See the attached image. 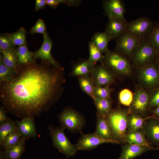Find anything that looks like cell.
<instances>
[{"instance_id": "6da1fadb", "label": "cell", "mask_w": 159, "mask_h": 159, "mask_svg": "<svg viewBox=\"0 0 159 159\" xmlns=\"http://www.w3.org/2000/svg\"><path fill=\"white\" fill-rule=\"evenodd\" d=\"M46 61L18 66L9 80L0 83V99L6 111L21 119L34 118L55 102L61 85L59 68Z\"/></svg>"}, {"instance_id": "7a4b0ae2", "label": "cell", "mask_w": 159, "mask_h": 159, "mask_svg": "<svg viewBox=\"0 0 159 159\" xmlns=\"http://www.w3.org/2000/svg\"><path fill=\"white\" fill-rule=\"evenodd\" d=\"M130 112L120 108L112 109L106 117L111 131L113 139L125 143L127 131V120Z\"/></svg>"}, {"instance_id": "3957f363", "label": "cell", "mask_w": 159, "mask_h": 159, "mask_svg": "<svg viewBox=\"0 0 159 159\" xmlns=\"http://www.w3.org/2000/svg\"><path fill=\"white\" fill-rule=\"evenodd\" d=\"M53 146L67 158L75 155L77 151L75 145L72 144L66 136L65 128L62 126L55 127L50 125L48 127Z\"/></svg>"}, {"instance_id": "277c9868", "label": "cell", "mask_w": 159, "mask_h": 159, "mask_svg": "<svg viewBox=\"0 0 159 159\" xmlns=\"http://www.w3.org/2000/svg\"><path fill=\"white\" fill-rule=\"evenodd\" d=\"M103 64L115 73L121 75H129L131 67L129 59L115 51L109 50L104 56Z\"/></svg>"}, {"instance_id": "5b68a950", "label": "cell", "mask_w": 159, "mask_h": 159, "mask_svg": "<svg viewBox=\"0 0 159 159\" xmlns=\"http://www.w3.org/2000/svg\"><path fill=\"white\" fill-rule=\"evenodd\" d=\"M157 55L147 39L141 40L134 49L131 59L138 67L155 62Z\"/></svg>"}, {"instance_id": "8992f818", "label": "cell", "mask_w": 159, "mask_h": 159, "mask_svg": "<svg viewBox=\"0 0 159 159\" xmlns=\"http://www.w3.org/2000/svg\"><path fill=\"white\" fill-rule=\"evenodd\" d=\"M61 125L72 133L81 132L85 124L84 117L79 113L69 108H65L58 116Z\"/></svg>"}, {"instance_id": "52a82bcc", "label": "cell", "mask_w": 159, "mask_h": 159, "mask_svg": "<svg viewBox=\"0 0 159 159\" xmlns=\"http://www.w3.org/2000/svg\"><path fill=\"white\" fill-rule=\"evenodd\" d=\"M149 18L141 17L126 24L125 32L140 40L147 39L155 25Z\"/></svg>"}, {"instance_id": "ba28073f", "label": "cell", "mask_w": 159, "mask_h": 159, "mask_svg": "<svg viewBox=\"0 0 159 159\" xmlns=\"http://www.w3.org/2000/svg\"><path fill=\"white\" fill-rule=\"evenodd\" d=\"M139 79L141 83L149 89L159 86V69L155 62L138 67Z\"/></svg>"}, {"instance_id": "9c48e42d", "label": "cell", "mask_w": 159, "mask_h": 159, "mask_svg": "<svg viewBox=\"0 0 159 159\" xmlns=\"http://www.w3.org/2000/svg\"><path fill=\"white\" fill-rule=\"evenodd\" d=\"M140 40L125 32L116 39L114 51L127 59H131L134 49Z\"/></svg>"}, {"instance_id": "30bf717a", "label": "cell", "mask_w": 159, "mask_h": 159, "mask_svg": "<svg viewBox=\"0 0 159 159\" xmlns=\"http://www.w3.org/2000/svg\"><path fill=\"white\" fill-rule=\"evenodd\" d=\"M81 136L75 145L77 151L90 150L105 143L120 144L116 140L103 138L95 133L84 134L81 132Z\"/></svg>"}, {"instance_id": "8fae6325", "label": "cell", "mask_w": 159, "mask_h": 159, "mask_svg": "<svg viewBox=\"0 0 159 159\" xmlns=\"http://www.w3.org/2000/svg\"><path fill=\"white\" fill-rule=\"evenodd\" d=\"M150 96L147 92L141 89L137 90L133 95V98L129 110L142 117L145 116L148 107Z\"/></svg>"}, {"instance_id": "7c38bea8", "label": "cell", "mask_w": 159, "mask_h": 159, "mask_svg": "<svg viewBox=\"0 0 159 159\" xmlns=\"http://www.w3.org/2000/svg\"><path fill=\"white\" fill-rule=\"evenodd\" d=\"M102 2L103 9L109 19H116L127 21L124 18V4L121 0H105Z\"/></svg>"}, {"instance_id": "4fadbf2b", "label": "cell", "mask_w": 159, "mask_h": 159, "mask_svg": "<svg viewBox=\"0 0 159 159\" xmlns=\"http://www.w3.org/2000/svg\"><path fill=\"white\" fill-rule=\"evenodd\" d=\"M43 36L44 40L41 47L37 51L32 52L34 57L36 60L40 59L42 61L47 62L56 67H60L51 55L52 43L48 34L47 32Z\"/></svg>"}, {"instance_id": "5bb4252c", "label": "cell", "mask_w": 159, "mask_h": 159, "mask_svg": "<svg viewBox=\"0 0 159 159\" xmlns=\"http://www.w3.org/2000/svg\"><path fill=\"white\" fill-rule=\"evenodd\" d=\"M142 129L149 144L159 145V118L149 117Z\"/></svg>"}, {"instance_id": "9a60e30c", "label": "cell", "mask_w": 159, "mask_h": 159, "mask_svg": "<svg viewBox=\"0 0 159 159\" xmlns=\"http://www.w3.org/2000/svg\"><path fill=\"white\" fill-rule=\"evenodd\" d=\"M91 74L95 86L110 85L115 80L113 74L104 65L95 67Z\"/></svg>"}, {"instance_id": "2e32d148", "label": "cell", "mask_w": 159, "mask_h": 159, "mask_svg": "<svg viewBox=\"0 0 159 159\" xmlns=\"http://www.w3.org/2000/svg\"><path fill=\"white\" fill-rule=\"evenodd\" d=\"M34 119L26 117L15 121L17 130L22 138L26 140L38 136Z\"/></svg>"}, {"instance_id": "e0dca14e", "label": "cell", "mask_w": 159, "mask_h": 159, "mask_svg": "<svg viewBox=\"0 0 159 159\" xmlns=\"http://www.w3.org/2000/svg\"><path fill=\"white\" fill-rule=\"evenodd\" d=\"M127 22L118 19H109L104 32L111 40L116 39L125 32Z\"/></svg>"}, {"instance_id": "ac0fdd59", "label": "cell", "mask_w": 159, "mask_h": 159, "mask_svg": "<svg viewBox=\"0 0 159 159\" xmlns=\"http://www.w3.org/2000/svg\"><path fill=\"white\" fill-rule=\"evenodd\" d=\"M153 150L145 146L127 144L122 146L120 155L118 159H133L147 151Z\"/></svg>"}, {"instance_id": "d6986e66", "label": "cell", "mask_w": 159, "mask_h": 159, "mask_svg": "<svg viewBox=\"0 0 159 159\" xmlns=\"http://www.w3.org/2000/svg\"><path fill=\"white\" fill-rule=\"evenodd\" d=\"M125 143L137 145L148 147L154 150H157V148L150 146L145 138L144 131L142 128L132 131H127L125 138Z\"/></svg>"}, {"instance_id": "ffe728a7", "label": "cell", "mask_w": 159, "mask_h": 159, "mask_svg": "<svg viewBox=\"0 0 159 159\" xmlns=\"http://www.w3.org/2000/svg\"><path fill=\"white\" fill-rule=\"evenodd\" d=\"M97 117L95 133L103 138L114 140L113 139L111 131L106 117L97 114Z\"/></svg>"}, {"instance_id": "44dd1931", "label": "cell", "mask_w": 159, "mask_h": 159, "mask_svg": "<svg viewBox=\"0 0 159 159\" xmlns=\"http://www.w3.org/2000/svg\"><path fill=\"white\" fill-rule=\"evenodd\" d=\"M26 140L21 138L17 143L4 150L5 159H20L25 150Z\"/></svg>"}, {"instance_id": "7402d4cb", "label": "cell", "mask_w": 159, "mask_h": 159, "mask_svg": "<svg viewBox=\"0 0 159 159\" xmlns=\"http://www.w3.org/2000/svg\"><path fill=\"white\" fill-rule=\"evenodd\" d=\"M110 40L109 37L104 32L95 33L92 38L91 41L102 53L105 54L109 50L108 45Z\"/></svg>"}, {"instance_id": "603a6c76", "label": "cell", "mask_w": 159, "mask_h": 159, "mask_svg": "<svg viewBox=\"0 0 159 159\" xmlns=\"http://www.w3.org/2000/svg\"><path fill=\"white\" fill-rule=\"evenodd\" d=\"M17 58V65L19 66L36 62L32 52L28 50L27 45H22L18 47L16 49Z\"/></svg>"}, {"instance_id": "cb8c5ba5", "label": "cell", "mask_w": 159, "mask_h": 159, "mask_svg": "<svg viewBox=\"0 0 159 159\" xmlns=\"http://www.w3.org/2000/svg\"><path fill=\"white\" fill-rule=\"evenodd\" d=\"M16 48L3 51L0 52V59L8 67L16 70L18 67Z\"/></svg>"}, {"instance_id": "d4e9b609", "label": "cell", "mask_w": 159, "mask_h": 159, "mask_svg": "<svg viewBox=\"0 0 159 159\" xmlns=\"http://www.w3.org/2000/svg\"><path fill=\"white\" fill-rule=\"evenodd\" d=\"M92 99L97 109V114L106 117L112 110V100L110 98L102 99L94 97Z\"/></svg>"}, {"instance_id": "484cf974", "label": "cell", "mask_w": 159, "mask_h": 159, "mask_svg": "<svg viewBox=\"0 0 159 159\" xmlns=\"http://www.w3.org/2000/svg\"><path fill=\"white\" fill-rule=\"evenodd\" d=\"M95 66L90 63L88 59L83 61L74 66L72 71V75L79 77L89 76L91 74Z\"/></svg>"}, {"instance_id": "4316f807", "label": "cell", "mask_w": 159, "mask_h": 159, "mask_svg": "<svg viewBox=\"0 0 159 159\" xmlns=\"http://www.w3.org/2000/svg\"><path fill=\"white\" fill-rule=\"evenodd\" d=\"M148 117L143 118L140 115L130 113L127 120V131L142 128L145 122Z\"/></svg>"}, {"instance_id": "83f0119b", "label": "cell", "mask_w": 159, "mask_h": 159, "mask_svg": "<svg viewBox=\"0 0 159 159\" xmlns=\"http://www.w3.org/2000/svg\"><path fill=\"white\" fill-rule=\"evenodd\" d=\"M15 122L11 119L7 121L0 124V146L9 134L17 130Z\"/></svg>"}, {"instance_id": "f1b7e54d", "label": "cell", "mask_w": 159, "mask_h": 159, "mask_svg": "<svg viewBox=\"0 0 159 159\" xmlns=\"http://www.w3.org/2000/svg\"><path fill=\"white\" fill-rule=\"evenodd\" d=\"M79 81L82 90L92 98L94 97L93 92L95 86L92 77L89 76L79 77Z\"/></svg>"}, {"instance_id": "f546056e", "label": "cell", "mask_w": 159, "mask_h": 159, "mask_svg": "<svg viewBox=\"0 0 159 159\" xmlns=\"http://www.w3.org/2000/svg\"><path fill=\"white\" fill-rule=\"evenodd\" d=\"M88 47L89 57L88 60L89 62L94 65L98 62H101L102 63L104 56L101 51L91 41H89Z\"/></svg>"}, {"instance_id": "4dcf8cb0", "label": "cell", "mask_w": 159, "mask_h": 159, "mask_svg": "<svg viewBox=\"0 0 159 159\" xmlns=\"http://www.w3.org/2000/svg\"><path fill=\"white\" fill-rule=\"evenodd\" d=\"M9 34L12 42L15 46L27 45L26 31L23 27H21L16 32Z\"/></svg>"}, {"instance_id": "1f68e13d", "label": "cell", "mask_w": 159, "mask_h": 159, "mask_svg": "<svg viewBox=\"0 0 159 159\" xmlns=\"http://www.w3.org/2000/svg\"><path fill=\"white\" fill-rule=\"evenodd\" d=\"M157 55H159V22H155L154 26L147 38Z\"/></svg>"}, {"instance_id": "d6a6232c", "label": "cell", "mask_w": 159, "mask_h": 159, "mask_svg": "<svg viewBox=\"0 0 159 159\" xmlns=\"http://www.w3.org/2000/svg\"><path fill=\"white\" fill-rule=\"evenodd\" d=\"M22 137L17 130H15L9 134L5 139L0 147L3 150L11 146L18 143Z\"/></svg>"}, {"instance_id": "836d02e7", "label": "cell", "mask_w": 159, "mask_h": 159, "mask_svg": "<svg viewBox=\"0 0 159 159\" xmlns=\"http://www.w3.org/2000/svg\"><path fill=\"white\" fill-rule=\"evenodd\" d=\"M16 70L6 66L0 59V83L10 80L15 74Z\"/></svg>"}, {"instance_id": "e575fe53", "label": "cell", "mask_w": 159, "mask_h": 159, "mask_svg": "<svg viewBox=\"0 0 159 159\" xmlns=\"http://www.w3.org/2000/svg\"><path fill=\"white\" fill-rule=\"evenodd\" d=\"M111 90L109 85L103 87L95 86L93 89L94 97L99 99L110 98Z\"/></svg>"}, {"instance_id": "d590c367", "label": "cell", "mask_w": 159, "mask_h": 159, "mask_svg": "<svg viewBox=\"0 0 159 159\" xmlns=\"http://www.w3.org/2000/svg\"><path fill=\"white\" fill-rule=\"evenodd\" d=\"M15 48L13 44L9 34H1L0 36V52L5 50Z\"/></svg>"}, {"instance_id": "8d00e7d4", "label": "cell", "mask_w": 159, "mask_h": 159, "mask_svg": "<svg viewBox=\"0 0 159 159\" xmlns=\"http://www.w3.org/2000/svg\"><path fill=\"white\" fill-rule=\"evenodd\" d=\"M119 97L121 104L126 106H130L133 99V95L130 90L125 89L120 92Z\"/></svg>"}, {"instance_id": "74e56055", "label": "cell", "mask_w": 159, "mask_h": 159, "mask_svg": "<svg viewBox=\"0 0 159 159\" xmlns=\"http://www.w3.org/2000/svg\"><path fill=\"white\" fill-rule=\"evenodd\" d=\"M28 33L31 34L39 33L43 35L46 33V26L44 21L41 19H38Z\"/></svg>"}, {"instance_id": "f35d334b", "label": "cell", "mask_w": 159, "mask_h": 159, "mask_svg": "<svg viewBox=\"0 0 159 159\" xmlns=\"http://www.w3.org/2000/svg\"><path fill=\"white\" fill-rule=\"evenodd\" d=\"M159 106V86L155 89L150 96L148 107L153 108Z\"/></svg>"}, {"instance_id": "ab89813d", "label": "cell", "mask_w": 159, "mask_h": 159, "mask_svg": "<svg viewBox=\"0 0 159 159\" xmlns=\"http://www.w3.org/2000/svg\"><path fill=\"white\" fill-rule=\"evenodd\" d=\"M47 4L53 8H55L60 4H66V0H46Z\"/></svg>"}, {"instance_id": "60d3db41", "label": "cell", "mask_w": 159, "mask_h": 159, "mask_svg": "<svg viewBox=\"0 0 159 159\" xmlns=\"http://www.w3.org/2000/svg\"><path fill=\"white\" fill-rule=\"evenodd\" d=\"M6 110L4 107H0V124L9 120L10 119L9 118L6 114Z\"/></svg>"}, {"instance_id": "b9f144b4", "label": "cell", "mask_w": 159, "mask_h": 159, "mask_svg": "<svg viewBox=\"0 0 159 159\" xmlns=\"http://www.w3.org/2000/svg\"><path fill=\"white\" fill-rule=\"evenodd\" d=\"M46 4V0H36L34 11H37L44 8Z\"/></svg>"}, {"instance_id": "7bdbcfd3", "label": "cell", "mask_w": 159, "mask_h": 159, "mask_svg": "<svg viewBox=\"0 0 159 159\" xmlns=\"http://www.w3.org/2000/svg\"><path fill=\"white\" fill-rule=\"evenodd\" d=\"M153 112L155 116L159 117V106L154 109L153 111Z\"/></svg>"}, {"instance_id": "ee69618b", "label": "cell", "mask_w": 159, "mask_h": 159, "mask_svg": "<svg viewBox=\"0 0 159 159\" xmlns=\"http://www.w3.org/2000/svg\"><path fill=\"white\" fill-rule=\"evenodd\" d=\"M155 62L159 69V55H157Z\"/></svg>"}, {"instance_id": "f6af8a7d", "label": "cell", "mask_w": 159, "mask_h": 159, "mask_svg": "<svg viewBox=\"0 0 159 159\" xmlns=\"http://www.w3.org/2000/svg\"><path fill=\"white\" fill-rule=\"evenodd\" d=\"M157 150H159V147L157 148Z\"/></svg>"}]
</instances>
